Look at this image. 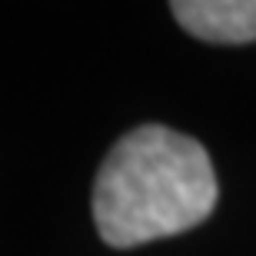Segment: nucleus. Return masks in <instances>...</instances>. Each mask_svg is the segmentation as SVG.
<instances>
[{"label":"nucleus","instance_id":"obj_1","mask_svg":"<svg viewBox=\"0 0 256 256\" xmlns=\"http://www.w3.org/2000/svg\"><path fill=\"white\" fill-rule=\"evenodd\" d=\"M220 196L203 143L143 124L110 146L94 183V223L106 246L130 250L200 226Z\"/></svg>","mask_w":256,"mask_h":256},{"label":"nucleus","instance_id":"obj_2","mask_svg":"<svg viewBox=\"0 0 256 256\" xmlns=\"http://www.w3.org/2000/svg\"><path fill=\"white\" fill-rule=\"evenodd\" d=\"M170 14L206 44H253L256 0H173Z\"/></svg>","mask_w":256,"mask_h":256}]
</instances>
